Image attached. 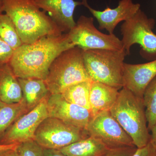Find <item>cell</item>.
<instances>
[{
    "mask_svg": "<svg viewBox=\"0 0 156 156\" xmlns=\"http://www.w3.org/2000/svg\"><path fill=\"white\" fill-rule=\"evenodd\" d=\"M74 47L67 33L46 36L14 50L9 64L17 78L45 80L55 58Z\"/></svg>",
    "mask_w": 156,
    "mask_h": 156,
    "instance_id": "1",
    "label": "cell"
},
{
    "mask_svg": "<svg viewBox=\"0 0 156 156\" xmlns=\"http://www.w3.org/2000/svg\"><path fill=\"white\" fill-rule=\"evenodd\" d=\"M4 12L14 23L23 44H32L48 35L62 34L34 0H2Z\"/></svg>",
    "mask_w": 156,
    "mask_h": 156,
    "instance_id": "2",
    "label": "cell"
},
{
    "mask_svg": "<svg viewBox=\"0 0 156 156\" xmlns=\"http://www.w3.org/2000/svg\"><path fill=\"white\" fill-rule=\"evenodd\" d=\"M110 112L131 137L137 148L145 146L150 141L143 98L123 87L119 91L116 101Z\"/></svg>",
    "mask_w": 156,
    "mask_h": 156,
    "instance_id": "3",
    "label": "cell"
},
{
    "mask_svg": "<svg viewBox=\"0 0 156 156\" xmlns=\"http://www.w3.org/2000/svg\"><path fill=\"white\" fill-rule=\"evenodd\" d=\"M92 80L87 73L83 58V50L74 47L57 56L50 66L44 80L51 94H61L68 87Z\"/></svg>",
    "mask_w": 156,
    "mask_h": 156,
    "instance_id": "4",
    "label": "cell"
},
{
    "mask_svg": "<svg viewBox=\"0 0 156 156\" xmlns=\"http://www.w3.org/2000/svg\"><path fill=\"white\" fill-rule=\"evenodd\" d=\"M126 56L124 50H83L84 65L91 80L119 90L124 87L123 66Z\"/></svg>",
    "mask_w": 156,
    "mask_h": 156,
    "instance_id": "5",
    "label": "cell"
},
{
    "mask_svg": "<svg viewBox=\"0 0 156 156\" xmlns=\"http://www.w3.org/2000/svg\"><path fill=\"white\" fill-rule=\"evenodd\" d=\"M155 24L154 19L148 17L140 9L124 21L121 27V41L127 55L130 54L131 47L137 44L141 47L143 57L148 60L156 59V34L153 31Z\"/></svg>",
    "mask_w": 156,
    "mask_h": 156,
    "instance_id": "6",
    "label": "cell"
},
{
    "mask_svg": "<svg viewBox=\"0 0 156 156\" xmlns=\"http://www.w3.org/2000/svg\"><path fill=\"white\" fill-rule=\"evenodd\" d=\"M89 136L87 130L48 117L37 129L34 140L43 148L59 150Z\"/></svg>",
    "mask_w": 156,
    "mask_h": 156,
    "instance_id": "7",
    "label": "cell"
},
{
    "mask_svg": "<svg viewBox=\"0 0 156 156\" xmlns=\"http://www.w3.org/2000/svg\"><path fill=\"white\" fill-rule=\"evenodd\" d=\"M67 34L73 45L83 50H124L121 40L114 34H108L98 30L92 17L82 15Z\"/></svg>",
    "mask_w": 156,
    "mask_h": 156,
    "instance_id": "8",
    "label": "cell"
},
{
    "mask_svg": "<svg viewBox=\"0 0 156 156\" xmlns=\"http://www.w3.org/2000/svg\"><path fill=\"white\" fill-rule=\"evenodd\" d=\"M49 97L43 99L35 107L17 119L3 134L0 144H20L34 140L37 129L41 123L49 117L47 108Z\"/></svg>",
    "mask_w": 156,
    "mask_h": 156,
    "instance_id": "9",
    "label": "cell"
},
{
    "mask_svg": "<svg viewBox=\"0 0 156 156\" xmlns=\"http://www.w3.org/2000/svg\"><path fill=\"white\" fill-rule=\"evenodd\" d=\"M87 131L89 136L100 140L111 149L136 147L109 110L93 117L88 125Z\"/></svg>",
    "mask_w": 156,
    "mask_h": 156,
    "instance_id": "10",
    "label": "cell"
},
{
    "mask_svg": "<svg viewBox=\"0 0 156 156\" xmlns=\"http://www.w3.org/2000/svg\"><path fill=\"white\" fill-rule=\"evenodd\" d=\"M49 117L82 129L87 130L93 118L91 111L66 100L61 94H50L47 101Z\"/></svg>",
    "mask_w": 156,
    "mask_h": 156,
    "instance_id": "11",
    "label": "cell"
},
{
    "mask_svg": "<svg viewBox=\"0 0 156 156\" xmlns=\"http://www.w3.org/2000/svg\"><path fill=\"white\" fill-rule=\"evenodd\" d=\"M82 3L97 20L99 29L106 30L110 34H114L119 23L130 19L140 8L139 4L134 3L132 0H120L116 8L112 9L107 6L101 11L92 9L87 0H82Z\"/></svg>",
    "mask_w": 156,
    "mask_h": 156,
    "instance_id": "12",
    "label": "cell"
},
{
    "mask_svg": "<svg viewBox=\"0 0 156 156\" xmlns=\"http://www.w3.org/2000/svg\"><path fill=\"white\" fill-rule=\"evenodd\" d=\"M37 6L52 20L63 34L68 33L75 26L74 12L82 2L75 0H34Z\"/></svg>",
    "mask_w": 156,
    "mask_h": 156,
    "instance_id": "13",
    "label": "cell"
},
{
    "mask_svg": "<svg viewBox=\"0 0 156 156\" xmlns=\"http://www.w3.org/2000/svg\"><path fill=\"white\" fill-rule=\"evenodd\" d=\"M156 76V58L142 64L124 63V87L134 95L143 98L144 90Z\"/></svg>",
    "mask_w": 156,
    "mask_h": 156,
    "instance_id": "14",
    "label": "cell"
},
{
    "mask_svg": "<svg viewBox=\"0 0 156 156\" xmlns=\"http://www.w3.org/2000/svg\"><path fill=\"white\" fill-rule=\"evenodd\" d=\"M119 91L114 87L92 81L89 103L93 117L102 112L110 110L116 101Z\"/></svg>",
    "mask_w": 156,
    "mask_h": 156,
    "instance_id": "15",
    "label": "cell"
},
{
    "mask_svg": "<svg viewBox=\"0 0 156 156\" xmlns=\"http://www.w3.org/2000/svg\"><path fill=\"white\" fill-rule=\"evenodd\" d=\"M23 98L18 78L9 63L0 66V101L9 104L18 103Z\"/></svg>",
    "mask_w": 156,
    "mask_h": 156,
    "instance_id": "16",
    "label": "cell"
},
{
    "mask_svg": "<svg viewBox=\"0 0 156 156\" xmlns=\"http://www.w3.org/2000/svg\"><path fill=\"white\" fill-rule=\"evenodd\" d=\"M23 93V100L28 112L51 94L44 80L37 78H18Z\"/></svg>",
    "mask_w": 156,
    "mask_h": 156,
    "instance_id": "17",
    "label": "cell"
},
{
    "mask_svg": "<svg viewBox=\"0 0 156 156\" xmlns=\"http://www.w3.org/2000/svg\"><path fill=\"white\" fill-rule=\"evenodd\" d=\"M111 149L100 140L89 136L58 150L66 156H104Z\"/></svg>",
    "mask_w": 156,
    "mask_h": 156,
    "instance_id": "18",
    "label": "cell"
},
{
    "mask_svg": "<svg viewBox=\"0 0 156 156\" xmlns=\"http://www.w3.org/2000/svg\"><path fill=\"white\" fill-rule=\"evenodd\" d=\"M28 112L23 100L12 104L0 101V140L10 126L20 116Z\"/></svg>",
    "mask_w": 156,
    "mask_h": 156,
    "instance_id": "19",
    "label": "cell"
},
{
    "mask_svg": "<svg viewBox=\"0 0 156 156\" xmlns=\"http://www.w3.org/2000/svg\"><path fill=\"white\" fill-rule=\"evenodd\" d=\"M92 81L88 80L74 84L61 93L69 102L90 110L89 95Z\"/></svg>",
    "mask_w": 156,
    "mask_h": 156,
    "instance_id": "20",
    "label": "cell"
},
{
    "mask_svg": "<svg viewBox=\"0 0 156 156\" xmlns=\"http://www.w3.org/2000/svg\"><path fill=\"white\" fill-rule=\"evenodd\" d=\"M0 37L14 50L23 44L14 23L3 13L0 14Z\"/></svg>",
    "mask_w": 156,
    "mask_h": 156,
    "instance_id": "21",
    "label": "cell"
},
{
    "mask_svg": "<svg viewBox=\"0 0 156 156\" xmlns=\"http://www.w3.org/2000/svg\"><path fill=\"white\" fill-rule=\"evenodd\" d=\"M144 103L149 131L156 123V76L154 78L144 90Z\"/></svg>",
    "mask_w": 156,
    "mask_h": 156,
    "instance_id": "22",
    "label": "cell"
},
{
    "mask_svg": "<svg viewBox=\"0 0 156 156\" xmlns=\"http://www.w3.org/2000/svg\"><path fill=\"white\" fill-rule=\"evenodd\" d=\"M16 150L19 156H44V148L34 140L20 144Z\"/></svg>",
    "mask_w": 156,
    "mask_h": 156,
    "instance_id": "23",
    "label": "cell"
},
{
    "mask_svg": "<svg viewBox=\"0 0 156 156\" xmlns=\"http://www.w3.org/2000/svg\"><path fill=\"white\" fill-rule=\"evenodd\" d=\"M14 51V50L0 37V66L9 63Z\"/></svg>",
    "mask_w": 156,
    "mask_h": 156,
    "instance_id": "24",
    "label": "cell"
},
{
    "mask_svg": "<svg viewBox=\"0 0 156 156\" xmlns=\"http://www.w3.org/2000/svg\"><path fill=\"white\" fill-rule=\"evenodd\" d=\"M136 149V147L112 149L104 156H131L135 152Z\"/></svg>",
    "mask_w": 156,
    "mask_h": 156,
    "instance_id": "25",
    "label": "cell"
},
{
    "mask_svg": "<svg viewBox=\"0 0 156 156\" xmlns=\"http://www.w3.org/2000/svg\"><path fill=\"white\" fill-rule=\"evenodd\" d=\"M131 156H156V149L151 140L145 146L136 149Z\"/></svg>",
    "mask_w": 156,
    "mask_h": 156,
    "instance_id": "26",
    "label": "cell"
},
{
    "mask_svg": "<svg viewBox=\"0 0 156 156\" xmlns=\"http://www.w3.org/2000/svg\"><path fill=\"white\" fill-rule=\"evenodd\" d=\"M44 156H66L58 150L44 148Z\"/></svg>",
    "mask_w": 156,
    "mask_h": 156,
    "instance_id": "27",
    "label": "cell"
},
{
    "mask_svg": "<svg viewBox=\"0 0 156 156\" xmlns=\"http://www.w3.org/2000/svg\"><path fill=\"white\" fill-rule=\"evenodd\" d=\"M19 144H0V152L9 150H15Z\"/></svg>",
    "mask_w": 156,
    "mask_h": 156,
    "instance_id": "28",
    "label": "cell"
},
{
    "mask_svg": "<svg viewBox=\"0 0 156 156\" xmlns=\"http://www.w3.org/2000/svg\"><path fill=\"white\" fill-rule=\"evenodd\" d=\"M16 149L9 150L1 152L0 156H19Z\"/></svg>",
    "mask_w": 156,
    "mask_h": 156,
    "instance_id": "29",
    "label": "cell"
},
{
    "mask_svg": "<svg viewBox=\"0 0 156 156\" xmlns=\"http://www.w3.org/2000/svg\"><path fill=\"white\" fill-rule=\"evenodd\" d=\"M150 131L151 132V140L156 149V123L151 129Z\"/></svg>",
    "mask_w": 156,
    "mask_h": 156,
    "instance_id": "30",
    "label": "cell"
},
{
    "mask_svg": "<svg viewBox=\"0 0 156 156\" xmlns=\"http://www.w3.org/2000/svg\"><path fill=\"white\" fill-rule=\"evenodd\" d=\"M3 12H4L2 1V0H0V14H3Z\"/></svg>",
    "mask_w": 156,
    "mask_h": 156,
    "instance_id": "31",
    "label": "cell"
},
{
    "mask_svg": "<svg viewBox=\"0 0 156 156\" xmlns=\"http://www.w3.org/2000/svg\"></svg>",
    "mask_w": 156,
    "mask_h": 156,
    "instance_id": "32",
    "label": "cell"
}]
</instances>
